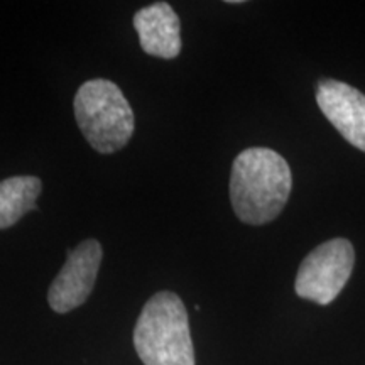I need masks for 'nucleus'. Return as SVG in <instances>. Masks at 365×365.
Masks as SVG:
<instances>
[{"mask_svg": "<svg viewBox=\"0 0 365 365\" xmlns=\"http://www.w3.org/2000/svg\"><path fill=\"white\" fill-rule=\"evenodd\" d=\"M293 188L289 164L267 148L242 150L232 164L230 200L239 220L249 225L272 222Z\"/></svg>", "mask_w": 365, "mask_h": 365, "instance_id": "obj_1", "label": "nucleus"}, {"mask_svg": "<svg viewBox=\"0 0 365 365\" xmlns=\"http://www.w3.org/2000/svg\"><path fill=\"white\" fill-rule=\"evenodd\" d=\"M134 346L144 365H195L188 313L180 296L161 291L144 304Z\"/></svg>", "mask_w": 365, "mask_h": 365, "instance_id": "obj_2", "label": "nucleus"}, {"mask_svg": "<svg viewBox=\"0 0 365 365\" xmlns=\"http://www.w3.org/2000/svg\"><path fill=\"white\" fill-rule=\"evenodd\" d=\"M75 117L85 139L97 153L120 150L134 134V112L110 80L95 78L76 91Z\"/></svg>", "mask_w": 365, "mask_h": 365, "instance_id": "obj_3", "label": "nucleus"}, {"mask_svg": "<svg viewBox=\"0 0 365 365\" xmlns=\"http://www.w3.org/2000/svg\"><path fill=\"white\" fill-rule=\"evenodd\" d=\"M355 262L352 244L345 239H331L312 250L301 262L296 276V294L318 304H330L346 281Z\"/></svg>", "mask_w": 365, "mask_h": 365, "instance_id": "obj_4", "label": "nucleus"}, {"mask_svg": "<svg viewBox=\"0 0 365 365\" xmlns=\"http://www.w3.org/2000/svg\"><path fill=\"white\" fill-rule=\"evenodd\" d=\"M102 255V245L93 239L83 240L78 247L68 252L66 262L48 291V303L54 312L68 313L88 299Z\"/></svg>", "mask_w": 365, "mask_h": 365, "instance_id": "obj_5", "label": "nucleus"}, {"mask_svg": "<svg viewBox=\"0 0 365 365\" xmlns=\"http://www.w3.org/2000/svg\"><path fill=\"white\" fill-rule=\"evenodd\" d=\"M317 102L333 127L355 148L365 153V95L339 80H322Z\"/></svg>", "mask_w": 365, "mask_h": 365, "instance_id": "obj_6", "label": "nucleus"}, {"mask_svg": "<svg viewBox=\"0 0 365 365\" xmlns=\"http://www.w3.org/2000/svg\"><path fill=\"white\" fill-rule=\"evenodd\" d=\"M140 48L150 56L173 59L181 53L180 17L166 2L140 9L134 16Z\"/></svg>", "mask_w": 365, "mask_h": 365, "instance_id": "obj_7", "label": "nucleus"}, {"mask_svg": "<svg viewBox=\"0 0 365 365\" xmlns=\"http://www.w3.org/2000/svg\"><path fill=\"white\" fill-rule=\"evenodd\" d=\"M41 188V180L36 176H14L0 181V230L16 225L36 208Z\"/></svg>", "mask_w": 365, "mask_h": 365, "instance_id": "obj_8", "label": "nucleus"}]
</instances>
